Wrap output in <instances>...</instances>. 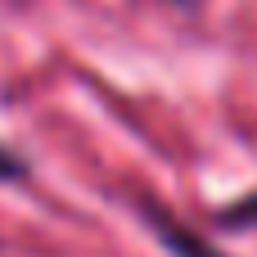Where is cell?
<instances>
[{"label": "cell", "instance_id": "cell-1", "mask_svg": "<svg viewBox=\"0 0 257 257\" xmlns=\"http://www.w3.org/2000/svg\"><path fill=\"white\" fill-rule=\"evenodd\" d=\"M140 212H145L149 230L158 235V244H163L172 257H226L221 248H212L203 235H194V230H190L181 217H172L167 208H158L154 199H140Z\"/></svg>", "mask_w": 257, "mask_h": 257}, {"label": "cell", "instance_id": "cell-2", "mask_svg": "<svg viewBox=\"0 0 257 257\" xmlns=\"http://www.w3.org/2000/svg\"><path fill=\"white\" fill-rule=\"evenodd\" d=\"M217 226H226V230H244V226H257V194H244L239 203L221 208V212H217Z\"/></svg>", "mask_w": 257, "mask_h": 257}, {"label": "cell", "instance_id": "cell-3", "mask_svg": "<svg viewBox=\"0 0 257 257\" xmlns=\"http://www.w3.org/2000/svg\"><path fill=\"white\" fill-rule=\"evenodd\" d=\"M27 176H32L27 158H23L14 145H5V140H0V185H18V181H27Z\"/></svg>", "mask_w": 257, "mask_h": 257}, {"label": "cell", "instance_id": "cell-4", "mask_svg": "<svg viewBox=\"0 0 257 257\" xmlns=\"http://www.w3.org/2000/svg\"><path fill=\"white\" fill-rule=\"evenodd\" d=\"M167 5H176V9H194L199 0H167Z\"/></svg>", "mask_w": 257, "mask_h": 257}]
</instances>
